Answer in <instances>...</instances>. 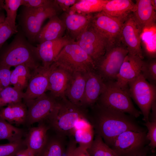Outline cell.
I'll return each mask as SVG.
<instances>
[{
  "label": "cell",
  "mask_w": 156,
  "mask_h": 156,
  "mask_svg": "<svg viewBox=\"0 0 156 156\" xmlns=\"http://www.w3.org/2000/svg\"><path fill=\"white\" fill-rule=\"evenodd\" d=\"M88 120L95 135L101 136L109 147L114 139L127 131H146L140 126L133 117L99 105L96 103L90 107Z\"/></svg>",
  "instance_id": "obj_1"
},
{
  "label": "cell",
  "mask_w": 156,
  "mask_h": 156,
  "mask_svg": "<svg viewBox=\"0 0 156 156\" xmlns=\"http://www.w3.org/2000/svg\"><path fill=\"white\" fill-rule=\"evenodd\" d=\"M56 99V106L47 120L56 134L71 136L79 121L83 119L88 120V111L87 108L72 103L66 97Z\"/></svg>",
  "instance_id": "obj_2"
},
{
  "label": "cell",
  "mask_w": 156,
  "mask_h": 156,
  "mask_svg": "<svg viewBox=\"0 0 156 156\" xmlns=\"http://www.w3.org/2000/svg\"><path fill=\"white\" fill-rule=\"evenodd\" d=\"M36 47L28 40L23 33H17L0 55V66L10 68L24 64L33 70L40 65Z\"/></svg>",
  "instance_id": "obj_3"
},
{
  "label": "cell",
  "mask_w": 156,
  "mask_h": 156,
  "mask_svg": "<svg viewBox=\"0 0 156 156\" xmlns=\"http://www.w3.org/2000/svg\"><path fill=\"white\" fill-rule=\"evenodd\" d=\"M61 11L55 0L53 4L44 7L30 8L22 6L18 16L22 32L29 42H36L44 21L58 15Z\"/></svg>",
  "instance_id": "obj_4"
},
{
  "label": "cell",
  "mask_w": 156,
  "mask_h": 156,
  "mask_svg": "<svg viewBox=\"0 0 156 156\" xmlns=\"http://www.w3.org/2000/svg\"><path fill=\"white\" fill-rule=\"evenodd\" d=\"M128 88H122L115 81L105 82L104 90L96 103L101 106L137 118L141 112L134 106Z\"/></svg>",
  "instance_id": "obj_5"
},
{
  "label": "cell",
  "mask_w": 156,
  "mask_h": 156,
  "mask_svg": "<svg viewBox=\"0 0 156 156\" xmlns=\"http://www.w3.org/2000/svg\"><path fill=\"white\" fill-rule=\"evenodd\" d=\"M54 62L72 73L96 70V63L75 41L64 47Z\"/></svg>",
  "instance_id": "obj_6"
},
{
  "label": "cell",
  "mask_w": 156,
  "mask_h": 156,
  "mask_svg": "<svg viewBox=\"0 0 156 156\" xmlns=\"http://www.w3.org/2000/svg\"><path fill=\"white\" fill-rule=\"evenodd\" d=\"M146 131L124 132L118 136L109 147L118 156H139L147 155L150 150Z\"/></svg>",
  "instance_id": "obj_7"
},
{
  "label": "cell",
  "mask_w": 156,
  "mask_h": 156,
  "mask_svg": "<svg viewBox=\"0 0 156 156\" xmlns=\"http://www.w3.org/2000/svg\"><path fill=\"white\" fill-rule=\"evenodd\" d=\"M128 88L131 98L138 105L145 122L149 116L153 103L156 101V86L148 82L140 73L129 82Z\"/></svg>",
  "instance_id": "obj_8"
},
{
  "label": "cell",
  "mask_w": 156,
  "mask_h": 156,
  "mask_svg": "<svg viewBox=\"0 0 156 156\" xmlns=\"http://www.w3.org/2000/svg\"><path fill=\"white\" fill-rule=\"evenodd\" d=\"M128 51L121 41L107 49L96 64L97 72L105 82L115 81Z\"/></svg>",
  "instance_id": "obj_9"
},
{
  "label": "cell",
  "mask_w": 156,
  "mask_h": 156,
  "mask_svg": "<svg viewBox=\"0 0 156 156\" xmlns=\"http://www.w3.org/2000/svg\"><path fill=\"white\" fill-rule=\"evenodd\" d=\"M75 42L86 53L96 64L110 47L107 39L91 24Z\"/></svg>",
  "instance_id": "obj_10"
},
{
  "label": "cell",
  "mask_w": 156,
  "mask_h": 156,
  "mask_svg": "<svg viewBox=\"0 0 156 156\" xmlns=\"http://www.w3.org/2000/svg\"><path fill=\"white\" fill-rule=\"evenodd\" d=\"M124 21L101 11L93 14L91 25L107 39L110 47L121 41L120 34Z\"/></svg>",
  "instance_id": "obj_11"
},
{
  "label": "cell",
  "mask_w": 156,
  "mask_h": 156,
  "mask_svg": "<svg viewBox=\"0 0 156 156\" xmlns=\"http://www.w3.org/2000/svg\"><path fill=\"white\" fill-rule=\"evenodd\" d=\"M57 99L46 93L25 102L27 108L26 123L32 125L47 120L57 103Z\"/></svg>",
  "instance_id": "obj_12"
},
{
  "label": "cell",
  "mask_w": 156,
  "mask_h": 156,
  "mask_svg": "<svg viewBox=\"0 0 156 156\" xmlns=\"http://www.w3.org/2000/svg\"><path fill=\"white\" fill-rule=\"evenodd\" d=\"M143 31L135 21L132 13L123 23L120 40L126 47L128 53L144 59L141 46V35Z\"/></svg>",
  "instance_id": "obj_13"
},
{
  "label": "cell",
  "mask_w": 156,
  "mask_h": 156,
  "mask_svg": "<svg viewBox=\"0 0 156 156\" xmlns=\"http://www.w3.org/2000/svg\"><path fill=\"white\" fill-rule=\"evenodd\" d=\"M52 64L49 67L40 66L32 70L26 91L24 92L23 99L25 102L38 98L48 90Z\"/></svg>",
  "instance_id": "obj_14"
},
{
  "label": "cell",
  "mask_w": 156,
  "mask_h": 156,
  "mask_svg": "<svg viewBox=\"0 0 156 156\" xmlns=\"http://www.w3.org/2000/svg\"><path fill=\"white\" fill-rule=\"evenodd\" d=\"M73 41L67 36H64L55 40L38 44L36 47V53L42 66H50L64 47Z\"/></svg>",
  "instance_id": "obj_15"
},
{
  "label": "cell",
  "mask_w": 156,
  "mask_h": 156,
  "mask_svg": "<svg viewBox=\"0 0 156 156\" xmlns=\"http://www.w3.org/2000/svg\"><path fill=\"white\" fill-rule=\"evenodd\" d=\"M71 73L58 65L55 62L49 77L48 90L55 99L66 97L65 92L71 77Z\"/></svg>",
  "instance_id": "obj_16"
},
{
  "label": "cell",
  "mask_w": 156,
  "mask_h": 156,
  "mask_svg": "<svg viewBox=\"0 0 156 156\" xmlns=\"http://www.w3.org/2000/svg\"><path fill=\"white\" fill-rule=\"evenodd\" d=\"M105 82L96 71L86 73L84 94L81 105L87 108L94 105L103 92Z\"/></svg>",
  "instance_id": "obj_17"
},
{
  "label": "cell",
  "mask_w": 156,
  "mask_h": 156,
  "mask_svg": "<svg viewBox=\"0 0 156 156\" xmlns=\"http://www.w3.org/2000/svg\"><path fill=\"white\" fill-rule=\"evenodd\" d=\"M93 14L64 12L60 18L65 25L67 36L75 41L91 24Z\"/></svg>",
  "instance_id": "obj_18"
},
{
  "label": "cell",
  "mask_w": 156,
  "mask_h": 156,
  "mask_svg": "<svg viewBox=\"0 0 156 156\" xmlns=\"http://www.w3.org/2000/svg\"><path fill=\"white\" fill-rule=\"evenodd\" d=\"M143 61L139 56L128 53L115 81L116 83L122 88H128L129 83L140 74Z\"/></svg>",
  "instance_id": "obj_19"
},
{
  "label": "cell",
  "mask_w": 156,
  "mask_h": 156,
  "mask_svg": "<svg viewBox=\"0 0 156 156\" xmlns=\"http://www.w3.org/2000/svg\"><path fill=\"white\" fill-rule=\"evenodd\" d=\"M135 9L132 13L138 25L143 31L155 23L156 13L152 0H137Z\"/></svg>",
  "instance_id": "obj_20"
},
{
  "label": "cell",
  "mask_w": 156,
  "mask_h": 156,
  "mask_svg": "<svg viewBox=\"0 0 156 156\" xmlns=\"http://www.w3.org/2000/svg\"><path fill=\"white\" fill-rule=\"evenodd\" d=\"M45 120L39 122L37 127L30 128L24 140L27 148L35 156L45 144L48 137V131L51 129L49 123L47 124Z\"/></svg>",
  "instance_id": "obj_21"
},
{
  "label": "cell",
  "mask_w": 156,
  "mask_h": 156,
  "mask_svg": "<svg viewBox=\"0 0 156 156\" xmlns=\"http://www.w3.org/2000/svg\"><path fill=\"white\" fill-rule=\"evenodd\" d=\"M86 73H73L65 92L66 98L76 105H81L86 85Z\"/></svg>",
  "instance_id": "obj_22"
},
{
  "label": "cell",
  "mask_w": 156,
  "mask_h": 156,
  "mask_svg": "<svg viewBox=\"0 0 156 156\" xmlns=\"http://www.w3.org/2000/svg\"><path fill=\"white\" fill-rule=\"evenodd\" d=\"M66 30L65 25L58 15L49 18L48 23L41 29L37 36L36 42L38 44L55 40L63 36Z\"/></svg>",
  "instance_id": "obj_23"
},
{
  "label": "cell",
  "mask_w": 156,
  "mask_h": 156,
  "mask_svg": "<svg viewBox=\"0 0 156 156\" xmlns=\"http://www.w3.org/2000/svg\"><path fill=\"white\" fill-rule=\"evenodd\" d=\"M135 3L131 0H108L102 12L107 15L125 21L134 11Z\"/></svg>",
  "instance_id": "obj_24"
},
{
  "label": "cell",
  "mask_w": 156,
  "mask_h": 156,
  "mask_svg": "<svg viewBox=\"0 0 156 156\" xmlns=\"http://www.w3.org/2000/svg\"><path fill=\"white\" fill-rule=\"evenodd\" d=\"M27 114V106L22 101L0 109V117L11 124L20 125L26 123Z\"/></svg>",
  "instance_id": "obj_25"
},
{
  "label": "cell",
  "mask_w": 156,
  "mask_h": 156,
  "mask_svg": "<svg viewBox=\"0 0 156 156\" xmlns=\"http://www.w3.org/2000/svg\"><path fill=\"white\" fill-rule=\"evenodd\" d=\"M94 130L87 119H83L76 124L72 136L79 146L87 150L91 146L93 140Z\"/></svg>",
  "instance_id": "obj_26"
},
{
  "label": "cell",
  "mask_w": 156,
  "mask_h": 156,
  "mask_svg": "<svg viewBox=\"0 0 156 156\" xmlns=\"http://www.w3.org/2000/svg\"><path fill=\"white\" fill-rule=\"evenodd\" d=\"M66 137L56 133L54 136L48 135L45 144L36 156H62L65 150Z\"/></svg>",
  "instance_id": "obj_27"
},
{
  "label": "cell",
  "mask_w": 156,
  "mask_h": 156,
  "mask_svg": "<svg viewBox=\"0 0 156 156\" xmlns=\"http://www.w3.org/2000/svg\"><path fill=\"white\" fill-rule=\"evenodd\" d=\"M108 0H78L67 12L88 14L102 11Z\"/></svg>",
  "instance_id": "obj_28"
},
{
  "label": "cell",
  "mask_w": 156,
  "mask_h": 156,
  "mask_svg": "<svg viewBox=\"0 0 156 156\" xmlns=\"http://www.w3.org/2000/svg\"><path fill=\"white\" fill-rule=\"evenodd\" d=\"M31 70L29 67L24 64L15 66V68L11 71L10 85L23 91L28 85L31 76Z\"/></svg>",
  "instance_id": "obj_29"
},
{
  "label": "cell",
  "mask_w": 156,
  "mask_h": 156,
  "mask_svg": "<svg viewBox=\"0 0 156 156\" xmlns=\"http://www.w3.org/2000/svg\"><path fill=\"white\" fill-rule=\"evenodd\" d=\"M24 131L12 125L5 120L0 117V140H7L9 142H12L22 139Z\"/></svg>",
  "instance_id": "obj_30"
},
{
  "label": "cell",
  "mask_w": 156,
  "mask_h": 156,
  "mask_svg": "<svg viewBox=\"0 0 156 156\" xmlns=\"http://www.w3.org/2000/svg\"><path fill=\"white\" fill-rule=\"evenodd\" d=\"M87 151L90 156H118L105 143L102 138L97 135H95L91 146Z\"/></svg>",
  "instance_id": "obj_31"
},
{
  "label": "cell",
  "mask_w": 156,
  "mask_h": 156,
  "mask_svg": "<svg viewBox=\"0 0 156 156\" xmlns=\"http://www.w3.org/2000/svg\"><path fill=\"white\" fill-rule=\"evenodd\" d=\"M151 110L149 116L150 120L144 125L148 130L146 137L149 141L148 146L150 150L152 153H155L156 147V101L153 103Z\"/></svg>",
  "instance_id": "obj_32"
},
{
  "label": "cell",
  "mask_w": 156,
  "mask_h": 156,
  "mask_svg": "<svg viewBox=\"0 0 156 156\" xmlns=\"http://www.w3.org/2000/svg\"><path fill=\"white\" fill-rule=\"evenodd\" d=\"M24 92L13 87L9 86L0 91V109L3 107L21 101Z\"/></svg>",
  "instance_id": "obj_33"
},
{
  "label": "cell",
  "mask_w": 156,
  "mask_h": 156,
  "mask_svg": "<svg viewBox=\"0 0 156 156\" xmlns=\"http://www.w3.org/2000/svg\"><path fill=\"white\" fill-rule=\"evenodd\" d=\"M22 6V0H4L3 10H5L6 14L5 21L12 28L17 29V25L16 21L17 16V11L18 8Z\"/></svg>",
  "instance_id": "obj_34"
},
{
  "label": "cell",
  "mask_w": 156,
  "mask_h": 156,
  "mask_svg": "<svg viewBox=\"0 0 156 156\" xmlns=\"http://www.w3.org/2000/svg\"><path fill=\"white\" fill-rule=\"evenodd\" d=\"M140 73L151 84H156V60L155 58L150 59L143 61Z\"/></svg>",
  "instance_id": "obj_35"
},
{
  "label": "cell",
  "mask_w": 156,
  "mask_h": 156,
  "mask_svg": "<svg viewBox=\"0 0 156 156\" xmlns=\"http://www.w3.org/2000/svg\"><path fill=\"white\" fill-rule=\"evenodd\" d=\"M27 147L24 140L21 139L16 142L0 144V156H15Z\"/></svg>",
  "instance_id": "obj_36"
},
{
  "label": "cell",
  "mask_w": 156,
  "mask_h": 156,
  "mask_svg": "<svg viewBox=\"0 0 156 156\" xmlns=\"http://www.w3.org/2000/svg\"><path fill=\"white\" fill-rule=\"evenodd\" d=\"M5 16L0 10V50L5 42L14 34L17 33V29L11 27L5 21Z\"/></svg>",
  "instance_id": "obj_37"
},
{
  "label": "cell",
  "mask_w": 156,
  "mask_h": 156,
  "mask_svg": "<svg viewBox=\"0 0 156 156\" xmlns=\"http://www.w3.org/2000/svg\"><path fill=\"white\" fill-rule=\"evenodd\" d=\"M11 71L10 68L0 66V91L10 85Z\"/></svg>",
  "instance_id": "obj_38"
},
{
  "label": "cell",
  "mask_w": 156,
  "mask_h": 156,
  "mask_svg": "<svg viewBox=\"0 0 156 156\" xmlns=\"http://www.w3.org/2000/svg\"><path fill=\"white\" fill-rule=\"evenodd\" d=\"M54 0H22V6L30 8H39L51 5Z\"/></svg>",
  "instance_id": "obj_39"
},
{
  "label": "cell",
  "mask_w": 156,
  "mask_h": 156,
  "mask_svg": "<svg viewBox=\"0 0 156 156\" xmlns=\"http://www.w3.org/2000/svg\"><path fill=\"white\" fill-rule=\"evenodd\" d=\"M78 0H55V1L61 11H63L64 12H67L70 8L75 4Z\"/></svg>",
  "instance_id": "obj_40"
},
{
  "label": "cell",
  "mask_w": 156,
  "mask_h": 156,
  "mask_svg": "<svg viewBox=\"0 0 156 156\" xmlns=\"http://www.w3.org/2000/svg\"><path fill=\"white\" fill-rule=\"evenodd\" d=\"M68 143L66 151V156H74L73 152L77 147V143L73 136H70Z\"/></svg>",
  "instance_id": "obj_41"
},
{
  "label": "cell",
  "mask_w": 156,
  "mask_h": 156,
  "mask_svg": "<svg viewBox=\"0 0 156 156\" xmlns=\"http://www.w3.org/2000/svg\"><path fill=\"white\" fill-rule=\"evenodd\" d=\"M74 156H90L87 150L79 146L75 149L73 152Z\"/></svg>",
  "instance_id": "obj_42"
},
{
  "label": "cell",
  "mask_w": 156,
  "mask_h": 156,
  "mask_svg": "<svg viewBox=\"0 0 156 156\" xmlns=\"http://www.w3.org/2000/svg\"><path fill=\"white\" fill-rule=\"evenodd\" d=\"M15 156H35L28 148H26L20 151Z\"/></svg>",
  "instance_id": "obj_43"
},
{
  "label": "cell",
  "mask_w": 156,
  "mask_h": 156,
  "mask_svg": "<svg viewBox=\"0 0 156 156\" xmlns=\"http://www.w3.org/2000/svg\"><path fill=\"white\" fill-rule=\"evenodd\" d=\"M4 0H0V10H3Z\"/></svg>",
  "instance_id": "obj_44"
},
{
  "label": "cell",
  "mask_w": 156,
  "mask_h": 156,
  "mask_svg": "<svg viewBox=\"0 0 156 156\" xmlns=\"http://www.w3.org/2000/svg\"><path fill=\"white\" fill-rule=\"evenodd\" d=\"M152 3L153 5L154 8L156 9V0H152Z\"/></svg>",
  "instance_id": "obj_45"
},
{
  "label": "cell",
  "mask_w": 156,
  "mask_h": 156,
  "mask_svg": "<svg viewBox=\"0 0 156 156\" xmlns=\"http://www.w3.org/2000/svg\"><path fill=\"white\" fill-rule=\"evenodd\" d=\"M139 156H156L155 154H152V155H145Z\"/></svg>",
  "instance_id": "obj_46"
}]
</instances>
